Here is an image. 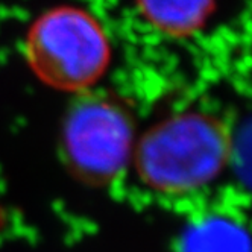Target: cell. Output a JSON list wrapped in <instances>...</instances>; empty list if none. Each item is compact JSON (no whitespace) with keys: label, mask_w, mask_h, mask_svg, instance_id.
Instances as JSON below:
<instances>
[{"label":"cell","mask_w":252,"mask_h":252,"mask_svg":"<svg viewBox=\"0 0 252 252\" xmlns=\"http://www.w3.org/2000/svg\"><path fill=\"white\" fill-rule=\"evenodd\" d=\"M226 126L204 113H183L154 125L135 143L140 179L163 193H187L218 178L231 157Z\"/></svg>","instance_id":"6da1fadb"},{"label":"cell","mask_w":252,"mask_h":252,"mask_svg":"<svg viewBox=\"0 0 252 252\" xmlns=\"http://www.w3.org/2000/svg\"><path fill=\"white\" fill-rule=\"evenodd\" d=\"M135 122L120 100L84 94L67 111L61 152L70 175L90 187L111 184L132 159Z\"/></svg>","instance_id":"3957f363"},{"label":"cell","mask_w":252,"mask_h":252,"mask_svg":"<svg viewBox=\"0 0 252 252\" xmlns=\"http://www.w3.org/2000/svg\"><path fill=\"white\" fill-rule=\"evenodd\" d=\"M181 252H252V239L237 222L208 216L186 228Z\"/></svg>","instance_id":"5b68a950"},{"label":"cell","mask_w":252,"mask_h":252,"mask_svg":"<svg viewBox=\"0 0 252 252\" xmlns=\"http://www.w3.org/2000/svg\"><path fill=\"white\" fill-rule=\"evenodd\" d=\"M152 28L169 37H189L205 26L216 0H135Z\"/></svg>","instance_id":"277c9868"},{"label":"cell","mask_w":252,"mask_h":252,"mask_svg":"<svg viewBox=\"0 0 252 252\" xmlns=\"http://www.w3.org/2000/svg\"><path fill=\"white\" fill-rule=\"evenodd\" d=\"M242 183L252 190V120L243 125L236 140H231V157Z\"/></svg>","instance_id":"8992f818"},{"label":"cell","mask_w":252,"mask_h":252,"mask_svg":"<svg viewBox=\"0 0 252 252\" xmlns=\"http://www.w3.org/2000/svg\"><path fill=\"white\" fill-rule=\"evenodd\" d=\"M25 57L46 85L81 93L103 76L111 61V46L93 14L63 5L32 23L25 40Z\"/></svg>","instance_id":"7a4b0ae2"}]
</instances>
